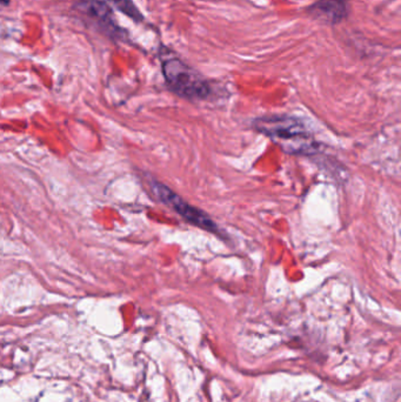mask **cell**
<instances>
[{"instance_id":"obj_1","label":"cell","mask_w":401,"mask_h":402,"mask_svg":"<svg viewBox=\"0 0 401 402\" xmlns=\"http://www.w3.org/2000/svg\"><path fill=\"white\" fill-rule=\"evenodd\" d=\"M254 127L290 153H312L316 144L305 125L293 117L273 115L256 119Z\"/></svg>"},{"instance_id":"obj_3","label":"cell","mask_w":401,"mask_h":402,"mask_svg":"<svg viewBox=\"0 0 401 402\" xmlns=\"http://www.w3.org/2000/svg\"><path fill=\"white\" fill-rule=\"evenodd\" d=\"M152 190L161 203H164L170 208H172L173 211L178 213L186 221L190 222L191 225H195L202 230L208 231L212 233H218V226L205 212L199 210L197 207L192 206L188 201L181 199L177 193H174L172 190H170L167 186H165L161 183H154L152 185Z\"/></svg>"},{"instance_id":"obj_4","label":"cell","mask_w":401,"mask_h":402,"mask_svg":"<svg viewBox=\"0 0 401 402\" xmlns=\"http://www.w3.org/2000/svg\"><path fill=\"white\" fill-rule=\"evenodd\" d=\"M347 0H317L307 8L311 16L324 23L336 25L344 22L348 16Z\"/></svg>"},{"instance_id":"obj_2","label":"cell","mask_w":401,"mask_h":402,"mask_svg":"<svg viewBox=\"0 0 401 402\" xmlns=\"http://www.w3.org/2000/svg\"><path fill=\"white\" fill-rule=\"evenodd\" d=\"M161 69L166 84L177 96L188 100H204L211 96L208 81L179 58H168L163 62Z\"/></svg>"},{"instance_id":"obj_6","label":"cell","mask_w":401,"mask_h":402,"mask_svg":"<svg viewBox=\"0 0 401 402\" xmlns=\"http://www.w3.org/2000/svg\"><path fill=\"white\" fill-rule=\"evenodd\" d=\"M11 0H0V4L1 5H8L10 4Z\"/></svg>"},{"instance_id":"obj_5","label":"cell","mask_w":401,"mask_h":402,"mask_svg":"<svg viewBox=\"0 0 401 402\" xmlns=\"http://www.w3.org/2000/svg\"><path fill=\"white\" fill-rule=\"evenodd\" d=\"M107 1H111L117 10H119L131 19L134 20L136 23H142L144 20L142 12L138 10L132 0H107Z\"/></svg>"}]
</instances>
